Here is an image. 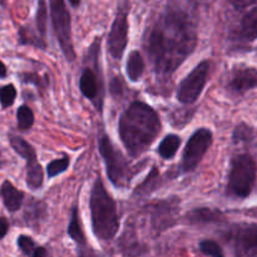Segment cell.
<instances>
[{"label":"cell","instance_id":"1","mask_svg":"<svg viewBox=\"0 0 257 257\" xmlns=\"http://www.w3.org/2000/svg\"><path fill=\"white\" fill-rule=\"evenodd\" d=\"M197 30L190 15L181 9H168L146 30L143 49L156 74L171 77L195 52Z\"/></svg>","mask_w":257,"mask_h":257},{"label":"cell","instance_id":"2","mask_svg":"<svg viewBox=\"0 0 257 257\" xmlns=\"http://www.w3.org/2000/svg\"><path fill=\"white\" fill-rule=\"evenodd\" d=\"M161 130L162 124L157 112L140 100L133 102L118 122L119 138L132 157H138L150 150Z\"/></svg>","mask_w":257,"mask_h":257},{"label":"cell","instance_id":"3","mask_svg":"<svg viewBox=\"0 0 257 257\" xmlns=\"http://www.w3.org/2000/svg\"><path fill=\"white\" fill-rule=\"evenodd\" d=\"M89 207L94 235L102 241H110L119 230V216L117 203L105 190L99 176L92 187Z\"/></svg>","mask_w":257,"mask_h":257},{"label":"cell","instance_id":"4","mask_svg":"<svg viewBox=\"0 0 257 257\" xmlns=\"http://www.w3.org/2000/svg\"><path fill=\"white\" fill-rule=\"evenodd\" d=\"M98 150L105 165L107 176L112 185L118 188H125L132 181L135 170L124 157L120 150H118L107 135H103L98 142Z\"/></svg>","mask_w":257,"mask_h":257},{"label":"cell","instance_id":"5","mask_svg":"<svg viewBox=\"0 0 257 257\" xmlns=\"http://www.w3.org/2000/svg\"><path fill=\"white\" fill-rule=\"evenodd\" d=\"M256 183V161L248 153L237 155L231 161L228 175V193L238 198L251 195Z\"/></svg>","mask_w":257,"mask_h":257},{"label":"cell","instance_id":"6","mask_svg":"<svg viewBox=\"0 0 257 257\" xmlns=\"http://www.w3.org/2000/svg\"><path fill=\"white\" fill-rule=\"evenodd\" d=\"M49 7L53 30L63 55L68 62H73L75 59V52L72 38V20L67 5L64 0H49Z\"/></svg>","mask_w":257,"mask_h":257},{"label":"cell","instance_id":"7","mask_svg":"<svg viewBox=\"0 0 257 257\" xmlns=\"http://www.w3.org/2000/svg\"><path fill=\"white\" fill-rule=\"evenodd\" d=\"M212 145V132L208 128H200L188 140L182 155L181 170L190 173L197 168Z\"/></svg>","mask_w":257,"mask_h":257},{"label":"cell","instance_id":"8","mask_svg":"<svg viewBox=\"0 0 257 257\" xmlns=\"http://www.w3.org/2000/svg\"><path fill=\"white\" fill-rule=\"evenodd\" d=\"M210 63L202 60L198 63L180 83L177 90V99L183 104H192L202 94L205 85L207 83Z\"/></svg>","mask_w":257,"mask_h":257},{"label":"cell","instance_id":"9","mask_svg":"<svg viewBox=\"0 0 257 257\" xmlns=\"http://www.w3.org/2000/svg\"><path fill=\"white\" fill-rule=\"evenodd\" d=\"M128 3L120 5L108 34L107 48L114 59H122L128 44Z\"/></svg>","mask_w":257,"mask_h":257},{"label":"cell","instance_id":"10","mask_svg":"<svg viewBox=\"0 0 257 257\" xmlns=\"http://www.w3.org/2000/svg\"><path fill=\"white\" fill-rule=\"evenodd\" d=\"M236 257H255L257 252L256 223H243L235 226L231 233Z\"/></svg>","mask_w":257,"mask_h":257},{"label":"cell","instance_id":"11","mask_svg":"<svg viewBox=\"0 0 257 257\" xmlns=\"http://www.w3.org/2000/svg\"><path fill=\"white\" fill-rule=\"evenodd\" d=\"M257 85V70L253 67H237L232 70L228 88L236 95L245 94Z\"/></svg>","mask_w":257,"mask_h":257},{"label":"cell","instance_id":"12","mask_svg":"<svg viewBox=\"0 0 257 257\" xmlns=\"http://www.w3.org/2000/svg\"><path fill=\"white\" fill-rule=\"evenodd\" d=\"M79 88L82 94L94 104L97 109H102V88H100V79L97 77L90 68H84L79 79Z\"/></svg>","mask_w":257,"mask_h":257},{"label":"cell","instance_id":"13","mask_svg":"<svg viewBox=\"0 0 257 257\" xmlns=\"http://www.w3.org/2000/svg\"><path fill=\"white\" fill-rule=\"evenodd\" d=\"M178 198L161 201L156 203L152 211V225L155 228H167L173 223V216L178 212Z\"/></svg>","mask_w":257,"mask_h":257},{"label":"cell","instance_id":"14","mask_svg":"<svg viewBox=\"0 0 257 257\" xmlns=\"http://www.w3.org/2000/svg\"><path fill=\"white\" fill-rule=\"evenodd\" d=\"M186 222L191 225H200V223H218L225 220L223 213L213 208L202 207L195 208L186 215Z\"/></svg>","mask_w":257,"mask_h":257},{"label":"cell","instance_id":"15","mask_svg":"<svg viewBox=\"0 0 257 257\" xmlns=\"http://www.w3.org/2000/svg\"><path fill=\"white\" fill-rule=\"evenodd\" d=\"M0 193H2L3 201H4V205L8 211L17 212V211L20 210L23 201H24V193L18 190L17 187H14V185L10 181L3 182Z\"/></svg>","mask_w":257,"mask_h":257},{"label":"cell","instance_id":"16","mask_svg":"<svg viewBox=\"0 0 257 257\" xmlns=\"http://www.w3.org/2000/svg\"><path fill=\"white\" fill-rule=\"evenodd\" d=\"M27 186L29 190L37 191L44 183V170L38 161L37 156L28 158L27 160Z\"/></svg>","mask_w":257,"mask_h":257},{"label":"cell","instance_id":"17","mask_svg":"<svg viewBox=\"0 0 257 257\" xmlns=\"http://www.w3.org/2000/svg\"><path fill=\"white\" fill-rule=\"evenodd\" d=\"M145 59L138 50H133L128 55L127 64H125V73L131 82H138L145 72Z\"/></svg>","mask_w":257,"mask_h":257},{"label":"cell","instance_id":"18","mask_svg":"<svg viewBox=\"0 0 257 257\" xmlns=\"http://www.w3.org/2000/svg\"><path fill=\"white\" fill-rule=\"evenodd\" d=\"M241 37L246 42H255L257 37V9H252L243 17L241 22Z\"/></svg>","mask_w":257,"mask_h":257},{"label":"cell","instance_id":"19","mask_svg":"<svg viewBox=\"0 0 257 257\" xmlns=\"http://www.w3.org/2000/svg\"><path fill=\"white\" fill-rule=\"evenodd\" d=\"M68 235L69 237L74 241L77 245L85 246V236L83 232L82 223H80V216H79V208L78 205L73 206L72 217H70V222L68 225Z\"/></svg>","mask_w":257,"mask_h":257},{"label":"cell","instance_id":"20","mask_svg":"<svg viewBox=\"0 0 257 257\" xmlns=\"http://www.w3.org/2000/svg\"><path fill=\"white\" fill-rule=\"evenodd\" d=\"M181 137L177 135H168L161 141L158 146V155L163 160H172L181 147Z\"/></svg>","mask_w":257,"mask_h":257},{"label":"cell","instance_id":"21","mask_svg":"<svg viewBox=\"0 0 257 257\" xmlns=\"http://www.w3.org/2000/svg\"><path fill=\"white\" fill-rule=\"evenodd\" d=\"M10 145H12L13 150L20 156V157L24 158L25 161L28 158L33 157V156H37V152L33 148V146L29 142L24 140V138L19 137V136H12L10 137Z\"/></svg>","mask_w":257,"mask_h":257},{"label":"cell","instance_id":"22","mask_svg":"<svg viewBox=\"0 0 257 257\" xmlns=\"http://www.w3.org/2000/svg\"><path fill=\"white\" fill-rule=\"evenodd\" d=\"M233 143H250L255 140V130L250 124L246 123H240L236 125L235 131L232 135Z\"/></svg>","mask_w":257,"mask_h":257},{"label":"cell","instance_id":"23","mask_svg":"<svg viewBox=\"0 0 257 257\" xmlns=\"http://www.w3.org/2000/svg\"><path fill=\"white\" fill-rule=\"evenodd\" d=\"M18 128L20 131H29L34 124V113L28 105H20L17 110Z\"/></svg>","mask_w":257,"mask_h":257},{"label":"cell","instance_id":"24","mask_svg":"<svg viewBox=\"0 0 257 257\" xmlns=\"http://www.w3.org/2000/svg\"><path fill=\"white\" fill-rule=\"evenodd\" d=\"M70 165V158L68 156H63L60 160H53L47 166L48 178H53L55 176H59L68 170Z\"/></svg>","mask_w":257,"mask_h":257},{"label":"cell","instance_id":"25","mask_svg":"<svg viewBox=\"0 0 257 257\" xmlns=\"http://www.w3.org/2000/svg\"><path fill=\"white\" fill-rule=\"evenodd\" d=\"M35 22H37V29L40 38L44 40L45 34H47V0H38Z\"/></svg>","mask_w":257,"mask_h":257},{"label":"cell","instance_id":"26","mask_svg":"<svg viewBox=\"0 0 257 257\" xmlns=\"http://www.w3.org/2000/svg\"><path fill=\"white\" fill-rule=\"evenodd\" d=\"M158 168H152L151 173L148 175V177L146 178L145 182L140 186V187L136 188V193L137 195H148V193L153 192L156 188L158 187Z\"/></svg>","mask_w":257,"mask_h":257},{"label":"cell","instance_id":"27","mask_svg":"<svg viewBox=\"0 0 257 257\" xmlns=\"http://www.w3.org/2000/svg\"><path fill=\"white\" fill-rule=\"evenodd\" d=\"M17 98V89L13 84H7L0 87V104L3 108L13 105Z\"/></svg>","mask_w":257,"mask_h":257},{"label":"cell","instance_id":"28","mask_svg":"<svg viewBox=\"0 0 257 257\" xmlns=\"http://www.w3.org/2000/svg\"><path fill=\"white\" fill-rule=\"evenodd\" d=\"M19 42L20 44L24 45H34V47L45 48L44 40L35 38L28 28H22L19 30Z\"/></svg>","mask_w":257,"mask_h":257},{"label":"cell","instance_id":"29","mask_svg":"<svg viewBox=\"0 0 257 257\" xmlns=\"http://www.w3.org/2000/svg\"><path fill=\"white\" fill-rule=\"evenodd\" d=\"M200 250L210 257H225L220 245L212 240H203L200 243Z\"/></svg>","mask_w":257,"mask_h":257},{"label":"cell","instance_id":"30","mask_svg":"<svg viewBox=\"0 0 257 257\" xmlns=\"http://www.w3.org/2000/svg\"><path fill=\"white\" fill-rule=\"evenodd\" d=\"M18 246H19V248L23 251L24 255L29 257L33 256L35 248H37V243L34 242V240L27 235H20L18 237Z\"/></svg>","mask_w":257,"mask_h":257},{"label":"cell","instance_id":"31","mask_svg":"<svg viewBox=\"0 0 257 257\" xmlns=\"http://www.w3.org/2000/svg\"><path fill=\"white\" fill-rule=\"evenodd\" d=\"M45 79V78H44ZM44 79H40V77L38 74H35V73H24V74L22 75V82L23 83H28V84H34V85H38V87H43L42 85V80Z\"/></svg>","mask_w":257,"mask_h":257},{"label":"cell","instance_id":"32","mask_svg":"<svg viewBox=\"0 0 257 257\" xmlns=\"http://www.w3.org/2000/svg\"><path fill=\"white\" fill-rule=\"evenodd\" d=\"M230 3L235 9L242 10L248 7H255L256 0H230Z\"/></svg>","mask_w":257,"mask_h":257},{"label":"cell","instance_id":"33","mask_svg":"<svg viewBox=\"0 0 257 257\" xmlns=\"http://www.w3.org/2000/svg\"><path fill=\"white\" fill-rule=\"evenodd\" d=\"M110 93H112L114 97H117V95H120V93H122V82L119 80V78H114V79L110 82Z\"/></svg>","mask_w":257,"mask_h":257},{"label":"cell","instance_id":"34","mask_svg":"<svg viewBox=\"0 0 257 257\" xmlns=\"http://www.w3.org/2000/svg\"><path fill=\"white\" fill-rule=\"evenodd\" d=\"M8 231H9V222H8L7 218L0 217V240L7 236Z\"/></svg>","mask_w":257,"mask_h":257},{"label":"cell","instance_id":"35","mask_svg":"<svg viewBox=\"0 0 257 257\" xmlns=\"http://www.w3.org/2000/svg\"><path fill=\"white\" fill-rule=\"evenodd\" d=\"M32 257H48V252L44 247H42V246H37V248H35Z\"/></svg>","mask_w":257,"mask_h":257},{"label":"cell","instance_id":"36","mask_svg":"<svg viewBox=\"0 0 257 257\" xmlns=\"http://www.w3.org/2000/svg\"><path fill=\"white\" fill-rule=\"evenodd\" d=\"M8 74V70H7V67H5L4 63L0 60V78H5Z\"/></svg>","mask_w":257,"mask_h":257},{"label":"cell","instance_id":"37","mask_svg":"<svg viewBox=\"0 0 257 257\" xmlns=\"http://www.w3.org/2000/svg\"><path fill=\"white\" fill-rule=\"evenodd\" d=\"M79 257H98L95 253L90 252V251H80Z\"/></svg>","mask_w":257,"mask_h":257},{"label":"cell","instance_id":"38","mask_svg":"<svg viewBox=\"0 0 257 257\" xmlns=\"http://www.w3.org/2000/svg\"><path fill=\"white\" fill-rule=\"evenodd\" d=\"M80 2H82V0H69V3H70V5H72V7H78V5L80 4Z\"/></svg>","mask_w":257,"mask_h":257},{"label":"cell","instance_id":"39","mask_svg":"<svg viewBox=\"0 0 257 257\" xmlns=\"http://www.w3.org/2000/svg\"><path fill=\"white\" fill-rule=\"evenodd\" d=\"M192 2H196V3H206V2H208V0H192Z\"/></svg>","mask_w":257,"mask_h":257},{"label":"cell","instance_id":"40","mask_svg":"<svg viewBox=\"0 0 257 257\" xmlns=\"http://www.w3.org/2000/svg\"><path fill=\"white\" fill-rule=\"evenodd\" d=\"M5 2V0H0V3H4Z\"/></svg>","mask_w":257,"mask_h":257}]
</instances>
